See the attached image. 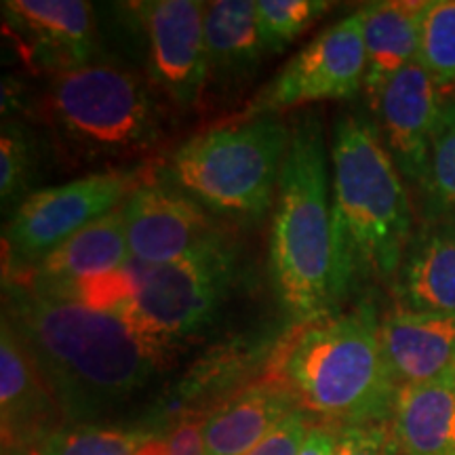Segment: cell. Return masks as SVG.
<instances>
[{
    "instance_id": "1",
    "label": "cell",
    "mask_w": 455,
    "mask_h": 455,
    "mask_svg": "<svg viewBox=\"0 0 455 455\" xmlns=\"http://www.w3.org/2000/svg\"><path fill=\"white\" fill-rule=\"evenodd\" d=\"M3 318L41 369L66 424L104 422L169 361V348L116 312L89 308L24 278H4Z\"/></svg>"
},
{
    "instance_id": "2",
    "label": "cell",
    "mask_w": 455,
    "mask_h": 455,
    "mask_svg": "<svg viewBox=\"0 0 455 455\" xmlns=\"http://www.w3.org/2000/svg\"><path fill=\"white\" fill-rule=\"evenodd\" d=\"M333 308L369 283L395 281L413 236L405 181L365 116L341 114L331 141Z\"/></svg>"
},
{
    "instance_id": "3",
    "label": "cell",
    "mask_w": 455,
    "mask_h": 455,
    "mask_svg": "<svg viewBox=\"0 0 455 455\" xmlns=\"http://www.w3.org/2000/svg\"><path fill=\"white\" fill-rule=\"evenodd\" d=\"M272 379L287 386L301 409L331 426L388 422L398 386L379 344V316L369 299L306 323L278 348Z\"/></svg>"
},
{
    "instance_id": "4",
    "label": "cell",
    "mask_w": 455,
    "mask_h": 455,
    "mask_svg": "<svg viewBox=\"0 0 455 455\" xmlns=\"http://www.w3.org/2000/svg\"><path fill=\"white\" fill-rule=\"evenodd\" d=\"M329 190L325 131L316 114H304L291 127L270 232L272 287L284 312L304 325L335 312Z\"/></svg>"
},
{
    "instance_id": "5",
    "label": "cell",
    "mask_w": 455,
    "mask_h": 455,
    "mask_svg": "<svg viewBox=\"0 0 455 455\" xmlns=\"http://www.w3.org/2000/svg\"><path fill=\"white\" fill-rule=\"evenodd\" d=\"M291 144L281 116L209 129L184 141L163 164V180L209 212L258 220L270 209Z\"/></svg>"
},
{
    "instance_id": "6",
    "label": "cell",
    "mask_w": 455,
    "mask_h": 455,
    "mask_svg": "<svg viewBox=\"0 0 455 455\" xmlns=\"http://www.w3.org/2000/svg\"><path fill=\"white\" fill-rule=\"evenodd\" d=\"M43 116L57 140L81 161L146 155L163 131L148 83L101 61L53 74L43 95Z\"/></svg>"
},
{
    "instance_id": "7",
    "label": "cell",
    "mask_w": 455,
    "mask_h": 455,
    "mask_svg": "<svg viewBox=\"0 0 455 455\" xmlns=\"http://www.w3.org/2000/svg\"><path fill=\"white\" fill-rule=\"evenodd\" d=\"M138 266V293L118 315L171 350L220 315L236 278V251L226 235L171 264Z\"/></svg>"
},
{
    "instance_id": "8",
    "label": "cell",
    "mask_w": 455,
    "mask_h": 455,
    "mask_svg": "<svg viewBox=\"0 0 455 455\" xmlns=\"http://www.w3.org/2000/svg\"><path fill=\"white\" fill-rule=\"evenodd\" d=\"M141 181V171L110 169L30 192L4 226V276L30 270L83 228L121 207Z\"/></svg>"
},
{
    "instance_id": "9",
    "label": "cell",
    "mask_w": 455,
    "mask_h": 455,
    "mask_svg": "<svg viewBox=\"0 0 455 455\" xmlns=\"http://www.w3.org/2000/svg\"><path fill=\"white\" fill-rule=\"evenodd\" d=\"M367 49L361 11L335 21L276 74L238 114V121L278 116L315 101L350 100L365 87Z\"/></svg>"
},
{
    "instance_id": "10",
    "label": "cell",
    "mask_w": 455,
    "mask_h": 455,
    "mask_svg": "<svg viewBox=\"0 0 455 455\" xmlns=\"http://www.w3.org/2000/svg\"><path fill=\"white\" fill-rule=\"evenodd\" d=\"M123 7L144 41L148 81L175 106L195 108L207 89L204 3L146 0Z\"/></svg>"
},
{
    "instance_id": "11",
    "label": "cell",
    "mask_w": 455,
    "mask_h": 455,
    "mask_svg": "<svg viewBox=\"0 0 455 455\" xmlns=\"http://www.w3.org/2000/svg\"><path fill=\"white\" fill-rule=\"evenodd\" d=\"M131 259L164 266L226 236L209 209L164 180H144L121 204Z\"/></svg>"
},
{
    "instance_id": "12",
    "label": "cell",
    "mask_w": 455,
    "mask_h": 455,
    "mask_svg": "<svg viewBox=\"0 0 455 455\" xmlns=\"http://www.w3.org/2000/svg\"><path fill=\"white\" fill-rule=\"evenodd\" d=\"M441 101L439 84L418 60L398 72L378 98L369 101L396 169L419 188L428 173L432 131L439 118Z\"/></svg>"
},
{
    "instance_id": "13",
    "label": "cell",
    "mask_w": 455,
    "mask_h": 455,
    "mask_svg": "<svg viewBox=\"0 0 455 455\" xmlns=\"http://www.w3.org/2000/svg\"><path fill=\"white\" fill-rule=\"evenodd\" d=\"M4 24L28 43V57L41 70L61 74L98 64L100 36L93 7L83 0H9Z\"/></svg>"
},
{
    "instance_id": "14",
    "label": "cell",
    "mask_w": 455,
    "mask_h": 455,
    "mask_svg": "<svg viewBox=\"0 0 455 455\" xmlns=\"http://www.w3.org/2000/svg\"><path fill=\"white\" fill-rule=\"evenodd\" d=\"M0 424L3 453L38 449L66 426L41 369L7 321H0Z\"/></svg>"
},
{
    "instance_id": "15",
    "label": "cell",
    "mask_w": 455,
    "mask_h": 455,
    "mask_svg": "<svg viewBox=\"0 0 455 455\" xmlns=\"http://www.w3.org/2000/svg\"><path fill=\"white\" fill-rule=\"evenodd\" d=\"M379 344L398 388L439 379L455 361V312L396 306L379 318Z\"/></svg>"
},
{
    "instance_id": "16",
    "label": "cell",
    "mask_w": 455,
    "mask_h": 455,
    "mask_svg": "<svg viewBox=\"0 0 455 455\" xmlns=\"http://www.w3.org/2000/svg\"><path fill=\"white\" fill-rule=\"evenodd\" d=\"M398 308L455 312V218H426L413 232L395 276Z\"/></svg>"
},
{
    "instance_id": "17",
    "label": "cell",
    "mask_w": 455,
    "mask_h": 455,
    "mask_svg": "<svg viewBox=\"0 0 455 455\" xmlns=\"http://www.w3.org/2000/svg\"><path fill=\"white\" fill-rule=\"evenodd\" d=\"M301 405L276 379L247 386L204 418L207 455H244Z\"/></svg>"
},
{
    "instance_id": "18",
    "label": "cell",
    "mask_w": 455,
    "mask_h": 455,
    "mask_svg": "<svg viewBox=\"0 0 455 455\" xmlns=\"http://www.w3.org/2000/svg\"><path fill=\"white\" fill-rule=\"evenodd\" d=\"M123 209H114L93 224L83 228L72 238L43 258L30 270L7 275L4 278H26L44 287H66V284L91 281L131 264Z\"/></svg>"
},
{
    "instance_id": "19",
    "label": "cell",
    "mask_w": 455,
    "mask_h": 455,
    "mask_svg": "<svg viewBox=\"0 0 455 455\" xmlns=\"http://www.w3.org/2000/svg\"><path fill=\"white\" fill-rule=\"evenodd\" d=\"M266 55L251 0L204 3L207 84L220 91L241 89L258 72Z\"/></svg>"
},
{
    "instance_id": "20",
    "label": "cell",
    "mask_w": 455,
    "mask_h": 455,
    "mask_svg": "<svg viewBox=\"0 0 455 455\" xmlns=\"http://www.w3.org/2000/svg\"><path fill=\"white\" fill-rule=\"evenodd\" d=\"M426 3L415 0H382L361 9L367 49L365 93L369 101L398 72L418 60L419 32Z\"/></svg>"
},
{
    "instance_id": "21",
    "label": "cell",
    "mask_w": 455,
    "mask_h": 455,
    "mask_svg": "<svg viewBox=\"0 0 455 455\" xmlns=\"http://www.w3.org/2000/svg\"><path fill=\"white\" fill-rule=\"evenodd\" d=\"M392 426L405 455H455V386L445 375L401 386Z\"/></svg>"
},
{
    "instance_id": "22",
    "label": "cell",
    "mask_w": 455,
    "mask_h": 455,
    "mask_svg": "<svg viewBox=\"0 0 455 455\" xmlns=\"http://www.w3.org/2000/svg\"><path fill=\"white\" fill-rule=\"evenodd\" d=\"M36 451L41 455H169V445L167 435L158 430L66 424Z\"/></svg>"
},
{
    "instance_id": "23",
    "label": "cell",
    "mask_w": 455,
    "mask_h": 455,
    "mask_svg": "<svg viewBox=\"0 0 455 455\" xmlns=\"http://www.w3.org/2000/svg\"><path fill=\"white\" fill-rule=\"evenodd\" d=\"M426 218H455V98H443L430 141L428 173L422 186Z\"/></svg>"
},
{
    "instance_id": "24",
    "label": "cell",
    "mask_w": 455,
    "mask_h": 455,
    "mask_svg": "<svg viewBox=\"0 0 455 455\" xmlns=\"http://www.w3.org/2000/svg\"><path fill=\"white\" fill-rule=\"evenodd\" d=\"M418 61L439 89L455 84V0L426 3Z\"/></svg>"
},
{
    "instance_id": "25",
    "label": "cell",
    "mask_w": 455,
    "mask_h": 455,
    "mask_svg": "<svg viewBox=\"0 0 455 455\" xmlns=\"http://www.w3.org/2000/svg\"><path fill=\"white\" fill-rule=\"evenodd\" d=\"M38 167V148L34 135L24 124L9 121L0 135V201L7 212L30 195V186Z\"/></svg>"
},
{
    "instance_id": "26",
    "label": "cell",
    "mask_w": 455,
    "mask_h": 455,
    "mask_svg": "<svg viewBox=\"0 0 455 455\" xmlns=\"http://www.w3.org/2000/svg\"><path fill=\"white\" fill-rule=\"evenodd\" d=\"M331 9L325 0H258V30L266 53H281Z\"/></svg>"
},
{
    "instance_id": "27",
    "label": "cell",
    "mask_w": 455,
    "mask_h": 455,
    "mask_svg": "<svg viewBox=\"0 0 455 455\" xmlns=\"http://www.w3.org/2000/svg\"><path fill=\"white\" fill-rule=\"evenodd\" d=\"M338 436V455H405L388 422L333 426Z\"/></svg>"
},
{
    "instance_id": "28",
    "label": "cell",
    "mask_w": 455,
    "mask_h": 455,
    "mask_svg": "<svg viewBox=\"0 0 455 455\" xmlns=\"http://www.w3.org/2000/svg\"><path fill=\"white\" fill-rule=\"evenodd\" d=\"M310 426L308 411L299 407L244 455H299Z\"/></svg>"
},
{
    "instance_id": "29",
    "label": "cell",
    "mask_w": 455,
    "mask_h": 455,
    "mask_svg": "<svg viewBox=\"0 0 455 455\" xmlns=\"http://www.w3.org/2000/svg\"><path fill=\"white\" fill-rule=\"evenodd\" d=\"M204 419L186 418L167 432L169 455H207L203 439Z\"/></svg>"
},
{
    "instance_id": "30",
    "label": "cell",
    "mask_w": 455,
    "mask_h": 455,
    "mask_svg": "<svg viewBox=\"0 0 455 455\" xmlns=\"http://www.w3.org/2000/svg\"><path fill=\"white\" fill-rule=\"evenodd\" d=\"M299 455H338V436L331 424H312Z\"/></svg>"
},
{
    "instance_id": "31",
    "label": "cell",
    "mask_w": 455,
    "mask_h": 455,
    "mask_svg": "<svg viewBox=\"0 0 455 455\" xmlns=\"http://www.w3.org/2000/svg\"><path fill=\"white\" fill-rule=\"evenodd\" d=\"M445 378L449 379V382H451V384L455 386V361H453V365L449 367V371L445 373Z\"/></svg>"
},
{
    "instance_id": "32",
    "label": "cell",
    "mask_w": 455,
    "mask_h": 455,
    "mask_svg": "<svg viewBox=\"0 0 455 455\" xmlns=\"http://www.w3.org/2000/svg\"><path fill=\"white\" fill-rule=\"evenodd\" d=\"M3 455H41L36 449H28V451H13V453H3Z\"/></svg>"
}]
</instances>
